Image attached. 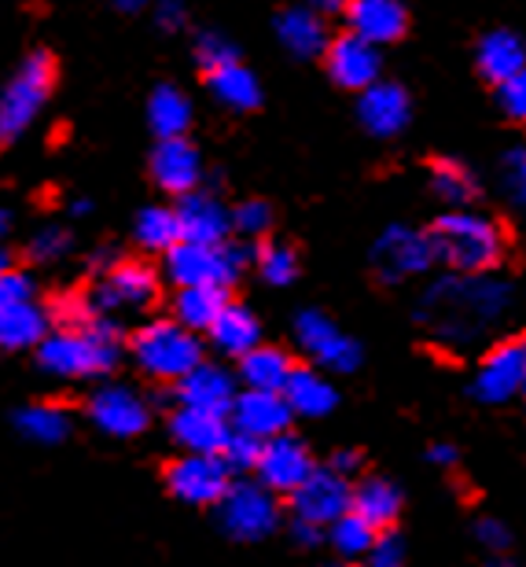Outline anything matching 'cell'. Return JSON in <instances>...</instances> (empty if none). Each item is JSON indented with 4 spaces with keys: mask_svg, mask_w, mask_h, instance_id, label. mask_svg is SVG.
Wrapping results in <instances>:
<instances>
[{
    "mask_svg": "<svg viewBox=\"0 0 526 567\" xmlns=\"http://www.w3.org/2000/svg\"><path fill=\"white\" fill-rule=\"evenodd\" d=\"M60 313L66 324L49 332V339L33 350L38 365L55 380L107 377L122 354L118 321L104 317L89 299H63Z\"/></svg>",
    "mask_w": 526,
    "mask_h": 567,
    "instance_id": "1",
    "label": "cell"
},
{
    "mask_svg": "<svg viewBox=\"0 0 526 567\" xmlns=\"http://www.w3.org/2000/svg\"><path fill=\"white\" fill-rule=\"evenodd\" d=\"M508 306V288L486 277H450L439 280L423 295L420 302V321L434 328L442 339L464 343L486 332L489 324L505 313Z\"/></svg>",
    "mask_w": 526,
    "mask_h": 567,
    "instance_id": "2",
    "label": "cell"
},
{
    "mask_svg": "<svg viewBox=\"0 0 526 567\" xmlns=\"http://www.w3.org/2000/svg\"><path fill=\"white\" fill-rule=\"evenodd\" d=\"M434 258L445 262L456 277H486L489 269L505 262L508 236L505 229L475 210H453L442 214L427 229Z\"/></svg>",
    "mask_w": 526,
    "mask_h": 567,
    "instance_id": "3",
    "label": "cell"
},
{
    "mask_svg": "<svg viewBox=\"0 0 526 567\" xmlns=\"http://www.w3.org/2000/svg\"><path fill=\"white\" fill-rule=\"evenodd\" d=\"M136 369L155 383H177L196 372L203 361V339L196 332H188L185 324H177L174 317L163 321H147L144 328H136L130 339Z\"/></svg>",
    "mask_w": 526,
    "mask_h": 567,
    "instance_id": "4",
    "label": "cell"
},
{
    "mask_svg": "<svg viewBox=\"0 0 526 567\" xmlns=\"http://www.w3.org/2000/svg\"><path fill=\"white\" fill-rule=\"evenodd\" d=\"M55 89V60L52 52H30L11 74V82L0 89V147L16 144L49 104Z\"/></svg>",
    "mask_w": 526,
    "mask_h": 567,
    "instance_id": "5",
    "label": "cell"
},
{
    "mask_svg": "<svg viewBox=\"0 0 526 567\" xmlns=\"http://www.w3.org/2000/svg\"><path fill=\"white\" fill-rule=\"evenodd\" d=\"M250 251L244 244H221V247H207V244H188L181 240L174 251L166 255V277L177 284V288H221L228 291L244 274Z\"/></svg>",
    "mask_w": 526,
    "mask_h": 567,
    "instance_id": "6",
    "label": "cell"
},
{
    "mask_svg": "<svg viewBox=\"0 0 526 567\" xmlns=\"http://www.w3.org/2000/svg\"><path fill=\"white\" fill-rule=\"evenodd\" d=\"M217 513H221V527L236 542H261L280 524L277 497L261 483H233L225 502L217 505Z\"/></svg>",
    "mask_w": 526,
    "mask_h": 567,
    "instance_id": "7",
    "label": "cell"
},
{
    "mask_svg": "<svg viewBox=\"0 0 526 567\" xmlns=\"http://www.w3.org/2000/svg\"><path fill=\"white\" fill-rule=\"evenodd\" d=\"M523 383H526V339H501L478 361L472 394L486 405H501L523 394Z\"/></svg>",
    "mask_w": 526,
    "mask_h": 567,
    "instance_id": "8",
    "label": "cell"
},
{
    "mask_svg": "<svg viewBox=\"0 0 526 567\" xmlns=\"http://www.w3.org/2000/svg\"><path fill=\"white\" fill-rule=\"evenodd\" d=\"M166 486L185 505H221L233 486V472L225 468L221 457L181 453L177 461L166 464Z\"/></svg>",
    "mask_w": 526,
    "mask_h": 567,
    "instance_id": "9",
    "label": "cell"
},
{
    "mask_svg": "<svg viewBox=\"0 0 526 567\" xmlns=\"http://www.w3.org/2000/svg\"><path fill=\"white\" fill-rule=\"evenodd\" d=\"M158 299V274L147 262L122 258L107 269V277L96 284L89 302L104 317H114L118 310H144Z\"/></svg>",
    "mask_w": 526,
    "mask_h": 567,
    "instance_id": "10",
    "label": "cell"
},
{
    "mask_svg": "<svg viewBox=\"0 0 526 567\" xmlns=\"http://www.w3.org/2000/svg\"><path fill=\"white\" fill-rule=\"evenodd\" d=\"M313 472H317V461H313L310 446H306L302 439H295L291 431L261 446V457L255 468L258 483L266 486L269 494H283V497L299 494Z\"/></svg>",
    "mask_w": 526,
    "mask_h": 567,
    "instance_id": "11",
    "label": "cell"
},
{
    "mask_svg": "<svg viewBox=\"0 0 526 567\" xmlns=\"http://www.w3.org/2000/svg\"><path fill=\"white\" fill-rule=\"evenodd\" d=\"M291 513L302 524H313L320 530L336 527L342 516L353 513V486L350 480H342L339 472L317 468L299 494L291 497Z\"/></svg>",
    "mask_w": 526,
    "mask_h": 567,
    "instance_id": "12",
    "label": "cell"
},
{
    "mask_svg": "<svg viewBox=\"0 0 526 567\" xmlns=\"http://www.w3.org/2000/svg\"><path fill=\"white\" fill-rule=\"evenodd\" d=\"M89 421L111 439H136L152 424V405L125 383H104L89 399Z\"/></svg>",
    "mask_w": 526,
    "mask_h": 567,
    "instance_id": "13",
    "label": "cell"
},
{
    "mask_svg": "<svg viewBox=\"0 0 526 567\" xmlns=\"http://www.w3.org/2000/svg\"><path fill=\"white\" fill-rule=\"evenodd\" d=\"M295 339H299V347L306 354L320 361V369H328V372H353L361 365V347L353 343L350 336H342L336 321L320 310L299 313V321H295Z\"/></svg>",
    "mask_w": 526,
    "mask_h": 567,
    "instance_id": "14",
    "label": "cell"
},
{
    "mask_svg": "<svg viewBox=\"0 0 526 567\" xmlns=\"http://www.w3.org/2000/svg\"><path fill=\"white\" fill-rule=\"evenodd\" d=\"M372 262H375V274L386 284H398L405 277H416L423 274L434 258V247H431V236L427 233H416V229H405V225H391L380 244L372 247Z\"/></svg>",
    "mask_w": 526,
    "mask_h": 567,
    "instance_id": "15",
    "label": "cell"
},
{
    "mask_svg": "<svg viewBox=\"0 0 526 567\" xmlns=\"http://www.w3.org/2000/svg\"><path fill=\"white\" fill-rule=\"evenodd\" d=\"M328 74L331 82H336L339 89H347V93H364V89L380 85L383 78V55L375 44H369L364 38H358V33H342V38H336L328 44Z\"/></svg>",
    "mask_w": 526,
    "mask_h": 567,
    "instance_id": "16",
    "label": "cell"
},
{
    "mask_svg": "<svg viewBox=\"0 0 526 567\" xmlns=\"http://www.w3.org/2000/svg\"><path fill=\"white\" fill-rule=\"evenodd\" d=\"M228 421H233V431H244V435L258 439V442H272V439L288 435L295 413L283 394L244 388L233 405V413H228Z\"/></svg>",
    "mask_w": 526,
    "mask_h": 567,
    "instance_id": "17",
    "label": "cell"
},
{
    "mask_svg": "<svg viewBox=\"0 0 526 567\" xmlns=\"http://www.w3.org/2000/svg\"><path fill=\"white\" fill-rule=\"evenodd\" d=\"M152 181L169 196L185 199L203 185V155L188 137L158 141L152 152Z\"/></svg>",
    "mask_w": 526,
    "mask_h": 567,
    "instance_id": "18",
    "label": "cell"
},
{
    "mask_svg": "<svg viewBox=\"0 0 526 567\" xmlns=\"http://www.w3.org/2000/svg\"><path fill=\"white\" fill-rule=\"evenodd\" d=\"M236 380L225 365H214V361H203L196 372H188L185 380L177 383V405L185 410H203V413H217L228 416L239 399Z\"/></svg>",
    "mask_w": 526,
    "mask_h": 567,
    "instance_id": "19",
    "label": "cell"
},
{
    "mask_svg": "<svg viewBox=\"0 0 526 567\" xmlns=\"http://www.w3.org/2000/svg\"><path fill=\"white\" fill-rule=\"evenodd\" d=\"M342 16H347V30L375 44V49L402 41V33L409 30V11L402 0H350Z\"/></svg>",
    "mask_w": 526,
    "mask_h": 567,
    "instance_id": "20",
    "label": "cell"
},
{
    "mask_svg": "<svg viewBox=\"0 0 526 567\" xmlns=\"http://www.w3.org/2000/svg\"><path fill=\"white\" fill-rule=\"evenodd\" d=\"M358 118L372 137H398L409 126V118H413V100H409L402 85L380 82L361 93Z\"/></svg>",
    "mask_w": 526,
    "mask_h": 567,
    "instance_id": "21",
    "label": "cell"
},
{
    "mask_svg": "<svg viewBox=\"0 0 526 567\" xmlns=\"http://www.w3.org/2000/svg\"><path fill=\"white\" fill-rule=\"evenodd\" d=\"M177 218H181V236L188 244H207V247H221L228 244V233H233V210L221 207V199L210 196V192H192L177 203Z\"/></svg>",
    "mask_w": 526,
    "mask_h": 567,
    "instance_id": "22",
    "label": "cell"
},
{
    "mask_svg": "<svg viewBox=\"0 0 526 567\" xmlns=\"http://www.w3.org/2000/svg\"><path fill=\"white\" fill-rule=\"evenodd\" d=\"M169 439L177 442L185 453H203V457H221L228 435H233V424L228 416H217V413H203V410H185L177 405L169 413Z\"/></svg>",
    "mask_w": 526,
    "mask_h": 567,
    "instance_id": "23",
    "label": "cell"
},
{
    "mask_svg": "<svg viewBox=\"0 0 526 567\" xmlns=\"http://www.w3.org/2000/svg\"><path fill=\"white\" fill-rule=\"evenodd\" d=\"M207 336H210L217 354L239 361V358H247L250 350L261 347V321L255 317V310H247V306L228 302Z\"/></svg>",
    "mask_w": 526,
    "mask_h": 567,
    "instance_id": "24",
    "label": "cell"
},
{
    "mask_svg": "<svg viewBox=\"0 0 526 567\" xmlns=\"http://www.w3.org/2000/svg\"><path fill=\"white\" fill-rule=\"evenodd\" d=\"M478 74L494 85H505L508 78H516L519 71H526V44L519 41V33L512 30H494L478 41L475 52Z\"/></svg>",
    "mask_w": 526,
    "mask_h": 567,
    "instance_id": "25",
    "label": "cell"
},
{
    "mask_svg": "<svg viewBox=\"0 0 526 567\" xmlns=\"http://www.w3.org/2000/svg\"><path fill=\"white\" fill-rule=\"evenodd\" d=\"M353 513L369 519L380 535H391L398 516H402V491L383 475H369V480L353 486Z\"/></svg>",
    "mask_w": 526,
    "mask_h": 567,
    "instance_id": "26",
    "label": "cell"
},
{
    "mask_svg": "<svg viewBox=\"0 0 526 567\" xmlns=\"http://www.w3.org/2000/svg\"><path fill=\"white\" fill-rule=\"evenodd\" d=\"M277 38L291 55L299 60H313V55L328 52V30L324 19L317 16L313 8H288L277 16Z\"/></svg>",
    "mask_w": 526,
    "mask_h": 567,
    "instance_id": "27",
    "label": "cell"
},
{
    "mask_svg": "<svg viewBox=\"0 0 526 567\" xmlns=\"http://www.w3.org/2000/svg\"><path fill=\"white\" fill-rule=\"evenodd\" d=\"M283 399H288L295 416H310V421H320L339 405V391L336 383L320 377L317 369H302L295 365L288 388H283Z\"/></svg>",
    "mask_w": 526,
    "mask_h": 567,
    "instance_id": "28",
    "label": "cell"
},
{
    "mask_svg": "<svg viewBox=\"0 0 526 567\" xmlns=\"http://www.w3.org/2000/svg\"><path fill=\"white\" fill-rule=\"evenodd\" d=\"M49 332V310L38 299L0 310V350H38Z\"/></svg>",
    "mask_w": 526,
    "mask_h": 567,
    "instance_id": "29",
    "label": "cell"
},
{
    "mask_svg": "<svg viewBox=\"0 0 526 567\" xmlns=\"http://www.w3.org/2000/svg\"><path fill=\"white\" fill-rule=\"evenodd\" d=\"M295 372V361L288 350L280 347H266L261 343L258 350H250L247 358H239V380H244L247 391H272L283 394Z\"/></svg>",
    "mask_w": 526,
    "mask_h": 567,
    "instance_id": "30",
    "label": "cell"
},
{
    "mask_svg": "<svg viewBox=\"0 0 526 567\" xmlns=\"http://www.w3.org/2000/svg\"><path fill=\"white\" fill-rule=\"evenodd\" d=\"M147 126L155 130L158 141L185 137L192 126V100L185 96V89L158 85L152 100H147Z\"/></svg>",
    "mask_w": 526,
    "mask_h": 567,
    "instance_id": "31",
    "label": "cell"
},
{
    "mask_svg": "<svg viewBox=\"0 0 526 567\" xmlns=\"http://www.w3.org/2000/svg\"><path fill=\"white\" fill-rule=\"evenodd\" d=\"M233 302L221 288H177L174 295V321L185 324L188 332H210L225 306Z\"/></svg>",
    "mask_w": 526,
    "mask_h": 567,
    "instance_id": "32",
    "label": "cell"
},
{
    "mask_svg": "<svg viewBox=\"0 0 526 567\" xmlns=\"http://www.w3.org/2000/svg\"><path fill=\"white\" fill-rule=\"evenodd\" d=\"M207 85L217 96V104H225L228 111H255L261 104L258 78L250 74L244 63H228L221 71L207 74Z\"/></svg>",
    "mask_w": 526,
    "mask_h": 567,
    "instance_id": "33",
    "label": "cell"
},
{
    "mask_svg": "<svg viewBox=\"0 0 526 567\" xmlns=\"http://www.w3.org/2000/svg\"><path fill=\"white\" fill-rule=\"evenodd\" d=\"M16 427L22 439L38 442V446H55V442H63L71 435V413H66L63 405L38 402L16 413Z\"/></svg>",
    "mask_w": 526,
    "mask_h": 567,
    "instance_id": "34",
    "label": "cell"
},
{
    "mask_svg": "<svg viewBox=\"0 0 526 567\" xmlns=\"http://www.w3.org/2000/svg\"><path fill=\"white\" fill-rule=\"evenodd\" d=\"M133 236L144 251H158V255H169L181 240H185V236H181L177 210H169V207H147L136 214Z\"/></svg>",
    "mask_w": 526,
    "mask_h": 567,
    "instance_id": "35",
    "label": "cell"
},
{
    "mask_svg": "<svg viewBox=\"0 0 526 567\" xmlns=\"http://www.w3.org/2000/svg\"><path fill=\"white\" fill-rule=\"evenodd\" d=\"M431 192L450 207H467L478 196V181L464 163L453 158H434L431 163Z\"/></svg>",
    "mask_w": 526,
    "mask_h": 567,
    "instance_id": "36",
    "label": "cell"
},
{
    "mask_svg": "<svg viewBox=\"0 0 526 567\" xmlns=\"http://www.w3.org/2000/svg\"><path fill=\"white\" fill-rule=\"evenodd\" d=\"M380 530H375L369 519H361L358 513H350V516H342L336 527H328V542H331V549L339 553V557H369V553L380 546Z\"/></svg>",
    "mask_w": 526,
    "mask_h": 567,
    "instance_id": "37",
    "label": "cell"
},
{
    "mask_svg": "<svg viewBox=\"0 0 526 567\" xmlns=\"http://www.w3.org/2000/svg\"><path fill=\"white\" fill-rule=\"evenodd\" d=\"M255 266L261 280L272 284V288H283V284H291L299 277V255L283 244H261L255 251Z\"/></svg>",
    "mask_w": 526,
    "mask_h": 567,
    "instance_id": "38",
    "label": "cell"
},
{
    "mask_svg": "<svg viewBox=\"0 0 526 567\" xmlns=\"http://www.w3.org/2000/svg\"><path fill=\"white\" fill-rule=\"evenodd\" d=\"M233 229L244 236V240H261L269 229H272V210L269 203L261 199H244L239 207L233 210Z\"/></svg>",
    "mask_w": 526,
    "mask_h": 567,
    "instance_id": "39",
    "label": "cell"
},
{
    "mask_svg": "<svg viewBox=\"0 0 526 567\" xmlns=\"http://www.w3.org/2000/svg\"><path fill=\"white\" fill-rule=\"evenodd\" d=\"M261 446L266 442H258V439H250L244 435V431H233L225 442V450H221V461H225V468L239 475V472H255L258 468V457H261Z\"/></svg>",
    "mask_w": 526,
    "mask_h": 567,
    "instance_id": "40",
    "label": "cell"
},
{
    "mask_svg": "<svg viewBox=\"0 0 526 567\" xmlns=\"http://www.w3.org/2000/svg\"><path fill=\"white\" fill-rule=\"evenodd\" d=\"M196 63L207 74L221 71V66H228V63H239L236 44L225 41L221 33H199V41H196Z\"/></svg>",
    "mask_w": 526,
    "mask_h": 567,
    "instance_id": "41",
    "label": "cell"
},
{
    "mask_svg": "<svg viewBox=\"0 0 526 567\" xmlns=\"http://www.w3.org/2000/svg\"><path fill=\"white\" fill-rule=\"evenodd\" d=\"M66 251H71V233L60 229V225H44L27 244V255L33 262H55V258H63Z\"/></svg>",
    "mask_w": 526,
    "mask_h": 567,
    "instance_id": "42",
    "label": "cell"
},
{
    "mask_svg": "<svg viewBox=\"0 0 526 567\" xmlns=\"http://www.w3.org/2000/svg\"><path fill=\"white\" fill-rule=\"evenodd\" d=\"M33 295H38V284H33L30 274H22V269H8V274H0V310L33 302Z\"/></svg>",
    "mask_w": 526,
    "mask_h": 567,
    "instance_id": "43",
    "label": "cell"
},
{
    "mask_svg": "<svg viewBox=\"0 0 526 567\" xmlns=\"http://www.w3.org/2000/svg\"><path fill=\"white\" fill-rule=\"evenodd\" d=\"M497 104L512 122H526V71L508 78L505 85H497Z\"/></svg>",
    "mask_w": 526,
    "mask_h": 567,
    "instance_id": "44",
    "label": "cell"
},
{
    "mask_svg": "<svg viewBox=\"0 0 526 567\" xmlns=\"http://www.w3.org/2000/svg\"><path fill=\"white\" fill-rule=\"evenodd\" d=\"M364 567H405V549H402V542H398L394 530L391 535H383L380 546L364 557Z\"/></svg>",
    "mask_w": 526,
    "mask_h": 567,
    "instance_id": "45",
    "label": "cell"
},
{
    "mask_svg": "<svg viewBox=\"0 0 526 567\" xmlns=\"http://www.w3.org/2000/svg\"><path fill=\"white\" fill-rule=\"evenodd\" d=\"M475 538L483 542V546L494 553V557H505L508 546H512V535L505 524H497V519H478L475 527Z\"/></svg>",
    "mask_w": 526,
    "mask_h": 567,
    "instance_id": "46",
    "label": "cell"
},
{
    "mask_svg": "<svg viewBox=\"0 0 526 567\" xmlns=\"http://www.w3.org/2000/svg\"><path fill=\"white\" fill-rule=\"evenodd\" d=\"M185 0H158L155 4V22L163 30H181L185 27Z\"/></svg>",
    "mask_w": 526,
    "mask_h": 567,
    "instance_id": "47",
    "label": "cell"
},
{
    "mask_svg": "<svg viewBox=\"0 0 526 567\" xmlns=\"http://www.w3.org/2000/svg\"><path fill=\"white\" fill-rule=\"evenodd\" d=\"M505 166H508V185H512V192H516V199L526 207V147L512 152Z\"/></svg>",
    "mask_w": 526,
    "mask_h": 567,
    "instance_id": "48",
    "label": "cell"
},
{
    "mask_svg": "<svg viewBox=\"0 0 526 567\" xmlns=\"http://www.w3.org/2000/svg\"><path fill=\"white\" fill-rule=\"evenodd\" d=\"M328 468L339 472L342 480H353V475L361 472V453L358 450H336V453H331V461H328Z\"/></svg>",
    "mask_w": 526,
    "mask_h": 567,
    "instance_id": "49",
    "label": "cell"
},
{
    "mask_svg": "<svg viewBox=\"0 0 526 567\" xmlns=\"http://www.w3.org/2000/svg\"><path fill=\"white\" fill-rule=\"evenodd\" d=\"M427 457L434 464H442V468H450V464H456V446H450V442H439V446L427 450Z\"/></svg>",
    "mask_w": 526,
    "mask_h": 567,
    "instance_id": "50",
    "label": "cell"
},
{
    "mask_svg": "<svg viewBox=\"0 0 526 567\" xmlns=\"http://www.w3.org/2000/svg\"><path fill=\"white\" fill-rule=\"evenodd\" d=\"M291 535L299 538L302 546H317V542H320V527H313V524H302V519H295Z\"/></svg>",
    "mask_w": 526,
    "mask_h": 567,
    "instance_id": "51",
    "label": "cell"
},
{
    "mask_svg": "<svg viewBox=\"0 0 526 567\" xmlns=\"http://www.w3.org/2000/svg\"><path fill=\"white\" fill-rule=\"evenodd\" d=\"M313 4L320 8V11H342L350 4V0H313Z\"/></svg>",
    "mask_w": 526,
    "mask_h": 567,
    "instance_id": "52",
    "label": "cell"
},
{
    "mask_svg": "<svg viewBox=\"0 0 526 567\" xmlns=\"http://www.w3.org/2000/svg\"><path fill=\"white\" fill-rule=\"evenodd\" d=\"M111 4L118 8V11H141L144 0H111Z\"/></svg>",
    "mask_w": 526,
    "mask_h": 567,
    "instance_id": "53",
    "label": "cell"
},
{
    "mask_svg": "<svg viewBox=\"0 0 526 567\" xmlns=\"http://www.w3.org/2000/svg\"><path fill=\"white\" fill-rule=\"evenodd\" d=\"M11 233V214L0 207V240H4V236Z\"/></svg>",
    "mask_w": 526,
    "mask_h": 567,
    "instance_id": "54",
    "label": "cell"
},
{
    "mask_svg": "<svg viewBox=\"0 0 526 567\" xmlns=\"http://www.w3.org/2000/svg\"><path fill=\"white\" fill-rule=\"evenodd\" d=\"M486 567H519V564H516V560H508V557H494Z\"/></svg>",
    "mask_w": 526,
    "mask_h": 567,
    "instance_id": "55",
    "label": "cell"
},
{
    "mask_svg": "<svg viewBox=\"0 0 526 567\" xmlns=\"http://www.w3.org/2000/svg\"><path fill=\"white\" fill-rule=\"evenodd\" d=\"M8 269H11V258H8L4 247H0V274H8Z\"/></svg>",
    "mask_w": 526,
    "mask_h": 567,
    "instance_id": "56",
    "label": "cell"
},
{
    "mask_svg": "<svg viewBox=\"0 0 526 567\" xmlns=\"http://www.w3.org/2000/svg\"><path fill=\"white\" fill-rule=\"evenodd\" d=\"M89 210V199H74V207H71V214H85Z\"/></svg>",
    "mask_w": 526,
    "mask_h": 567,
    "instance_id": "57",
    "label": "cell"
},
{
    "mask_svg": "<svg viewBox=\"0 0 526 567\" xmlns=\"http://www.w3.org/2000/svg\"><path fill=\"white\" fill-rule=\"evenodd\" d=\"M523 394H526V383H523Z\"/></svg>",
    "mask_w": 526,
    "mask_h": 567,
    "instance_id": "58",
    "label": "cell"
},
{
    "mask_svg": "<svg viewBox=\"0 0 526 567\" xmlns=\"http://www.w3.org/2000/svg\"><path fill=\"white\" fill-rule=\"evenodd\" d=\"M347 567H350V564H347Z\"/></svg>",
    "mask_w": 526,
    "mask_h": 567,
    "instance_id": "59",
    "label": "cell"
}]
</instances>
